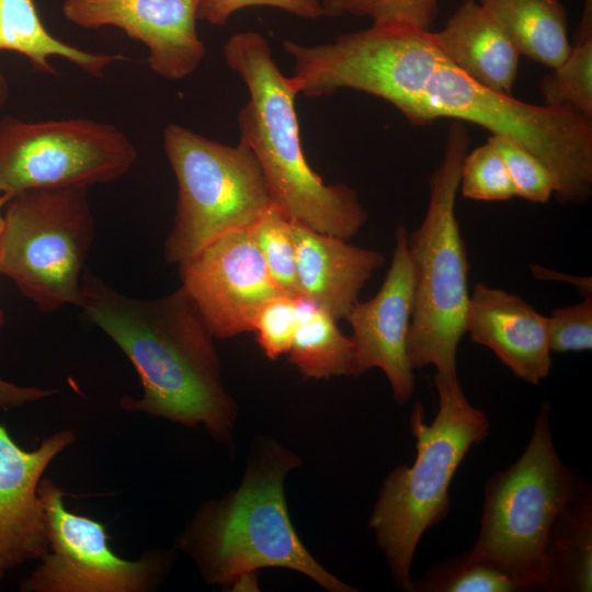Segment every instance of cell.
Here are the masks:
<instances>
[{"mask_svg": "<svg viewBox=\"0 0 592 592\" xmlns=\"http://www.w3.org/2000/svg\"><path fill=\"white\" fill-rule=\"evenodd\" d=\"M10 197V195L0 194V238L3 229V208Z\"/></svg>", "mask_w": 592, "mask_h": 592, "instance_id": "d590c367", "label": "cell"}, {"mask_svg": "<svg viewBox=\"0 0 592 592\" xmlns=\"http://www.w3.org/2000/svg\"><path fill=\"white\" fill-rule=\"evenodd\" d=\"M413 592H515L521 587L505 572L475 556H462L434 563L412 582Z\"/></svg>", "mask_w": 592, "mask_h": 592, "instance_id": "603a6c76", "label": "cell"}, {"mask_svg": "<svg viewBox=\"0 0 592 592\" xmlns=\"http://www.w3.org/2000/svg\"><path fill=\"white\" fill-rule=\"evenodd\" d=\"M531 271L534 277H537L538 280H556V281L568 282L571 285L576 286L578 291L580 292V294H582L584 297L592 295L591 277H576V276L565 275L561 273L550 271L548 269H544L537 264H532Z\"/></svg>", "mask_w": 592, "mask_h": 592, "instance_id": "d6a6232c", "label": "cell"}, {"mask_svg": "<svg viewBox=\"0 0 592 592\" xmlns=\"http://www.w3.org/2000/svg\"><path fill=\"white\" fill-rule=\"evenodd\" d=\"M4 323V312L0 305V329ZM53 391L37 387H22L0 378V409H9L37 401Z\"/></svg>", "mask_w": 592, "mask_h": 592, "instance_id": "1f68e13d", "label": "cell"}, {"mask_svg": "<svg viewBox=\"0 0 592 592\" xmlns=\"http://www.w3.org/2000/svg\"><path fill=\"white\" fill-rule=\"evenodd\" d=\"M9 96V84L5 75L0 69V110L5 104Z\"/></svg>", "mask_w": 592, "mask_h": 592, "instance_id": "e575fe53", "label": "cell"}, {"mask_svg": "<svg viewBox=\"0 0 592 592\" xmlns=\"http://www.w3.org/2000/svg\"><path fill=\"white\" fill-rule=\"evenodd\" d=\"M465 333L528 384L538 385L550 372L548 317L514 294L476 283L465 316Z\"/></svg>", "mask_w": 592, "mask_h": 592, "instance_id": "2e32d148", "label": "cell"}, {"mask_svg": "<svg viewBox=\"0 0 592 592\" xmlns=\"http://www.w3.org/2000/svg\"><path fill=\"white\" fill-rule=\"evenodd\" d=\"M458 190L474 201L503 202L515 196L505 164L489 139L466 153Z\"/></svg>", "mask_w": 592, "mask_h": 592, "instance_id": "4316f807", "label": "cell"}, {"mask_svg": "<svg viewBox=\"0 0 592 592\" xmlns=\"http://www.w3.org/2000/svg\"><path fill=\"white\" fill-rule=\"evenodd\" d=\"M433 34L440 52L457 69L492 91L511 94L521 55L479 2L465 0Z\"/></svg>", "mask_w": 592, "mask_h": 592, "instance_id": "ac0fdd59", "label": "cell"}, {"mask_svg": "<svg viewBox=\"0 0 592 592\" xmlns=\"http://www.w3.org/2000/svg\"><path fill=\"white\" fill-rule=\"evenodd\" d=\"M588 38H592V0L584 1L583 14L576 41H583Z\"/></svg>", "mask_w": 592, "mask_h": 592, "instance_id": "836d02e7", "label": "cell"}, {"mask_svg": "<svg viewBox=\"0 0 592 592\" xmlns=\"http://www.w3.org/2000/svg\"><path fill=\"white\" fill-rule=\"evenodd\" d=\"M178 265L181 286L218 339L252 332L262 305L287 295L272 280L248 230L227 232Z\"/></svg>", "mask_w": 592, "mask_h": 592, "instance_id": "7c38bea8", "label": "cell"}, {"mask_svg": "<svg viewBox=\"0 0 592 592\" xmlns=\"http://www.w3.org/2000/svg\"><path fill=\"white\" fill-rule=\"evenodd\" d=\"M551 352L567 353L592 349V295L574 305L560 307L548 317Z\"/></svg>", "mask_w": 592, "mask_h": 592, "instance_id": "f546056e", "label": "cell"}, {"mask_svg": "<svg viewBox=\"0 0 592 592\" xmlns=\"http://www.w3.org/2000/svg\"><path fill=\"white\" fill-rule=\"evenodd\" d=\"M79 307L139 376L143 396H125L123 409L187 426L203 424L215 439H229L236 408L221 380L215 337L182 286L162 297L138 299L86 272Z\"/></svg>", "mask_w": 592, "mask_h": 592, "instance_id": "6da1fadb", "label": "cell"}, {"mask_svg": "<svg viewBox=\"0 0 592 592\" xmlns=\"http://www.w3.org/2000/svg\"><path fill=\"white\" fill-rule=\"evenodd\" d=\"M470 136L460 121L448 127L444 157L429 180L422 223L408 234L413 303L408 356L413 369L432 365L457 379V351L469 303L468 259L456 216L460 169Z\"/></svg>", "mask_w": 592, "mask_h": 592, "instance_id": "5b68a950", "label": "cell"}, {"mask_svg": "<svg viewBox=\"0 0 592 592\" xmlns=\"http://www.w3.org/2000/svg\"><path fill=\"white\" fill-rule=\"evenodd\" d=\"M440 0H322L326 16H367L373 24H402L431 31Z\"/></svg>", "mask_w": 592, "mask_h": 592, "instance_id": "484cf974", "label": "cell"}, {"mask_svg": "<svg viewBox=\"0 0 592 592\" xmlns=\"http://www.w3.org/2000/svg\"><path fill=\"white\" fill-rule=\"evenodd\" d=\"M530 59L555 68L569 55L567 18L559 0H479Z\"/></svg>", "mask_w": 592, "mask_h": 592, "instance_id": "ffe728a7", "label": "cell"}, {"mask_svg": "<svg viewBox=\"0 0 592 592\" xmlns=\"http://www.w3.org/2000/svg\"><path fill=\"white\" fill-rule=\"evenodd\" d=\"M296 458L269 446L226 499L205 504L183 536L206 581L229 584L265 567L299 571L331 592L355 591L308 553L291 522L283 482Z\"/></svg>", "mask_w": 592, "mask_h": 592, "instance_id": "3957f363", "label": "cell"}, {"mask_svg": "<svg viewBox=\"0 0 592 592\" xmlns=\"http://www.w3.org/2000/svg\"><path fill=\"white\" fill-rule=\"evenodd\" d=\"M75 441L61 430L33 451L20 447L0 423V580L48 553L38 485L52 460Z\"/></svg>", "mask_w": 592, "mask_h": 592, "instance_id": "9a60e30c", "label": "cell"}, {"mask_svg": "<svg viewBox=\"0 0 592 592\" xmlns=\"http://www.w3.org/2000/svg\"><path fill=\"white\" fill-rule=\"evenodd\" d=\"M439 408L425 422L422 403L411 417L417 456L386 478L369 520L396 583L411 591V565L424 532L442 522L451 505L449 485L468 451L488 435L486 413L466 398L459 379L434 376Z\"/></svg>", "mask_w": 592, "mask_h": 592, "instance_id": "277c9868", "label": "cell"}, {"mask_svg": "<svg viewBox=\"0 0 592 592\" xmlns=\"http://www.w3.org/2000/svg\"><path fill=\"white\" fill-rule=\"evenodd\" d=\"M488 139L505 164L515 196L532 203H546L556 189L555 180L546 166L508 136L491 135Z\"/></svg>", "mask_w": 592, "mask_h": 592, "instance_id": "83f0119b", "label": "cell"}, {"mask_svg": "<svg viewBox=\"0 0 592 592\" xmlns=\"http://www.w3.org/2000/svg\"><path fill=\"white\" fill-rule=\"evenodd\" d=\"M249 7H271L304 19L323 16L320 0H201L197 18L212 25H225L230 16Z\"/></svg>", "mask_w": 592, "mask_h": 592, "instance_id": "4dcf8cb0", "label": "cell"}, {"mask_svg": "<svg viewBox=\"0 0 592 592\" xmlns=\"http://www.w3.org/2000/svg\"><path fill=\"white\" fill-rule=\"evenodd\" d=\"M163 148L178 183L177 209L164 258L179 264L235 230H248L272 206L259 161L242 141L236 146L170 123Z\"/></svg>", "mask_w": 592, "mask_h": 592, "instance_id": "52a82bcc", "label": "cell"}, {"mask_svg": "<svg viewBox=\"0 0 592 592\" xmlns=\"http://www.w3.org/2000/svg\"><path fill=\"white\" fill-rule=\"evenodd\" d=\"M38 497L44 512L48 553L25 578V592H144L161 572L158 556L127 560L109 544L105 526L67 510L64 492L50 479L42 478Z\"/></svg>", "mask_w": 592, "mask_h": 592, "instance_id": "8fae6325", "label": "cell"}, {"mask_svg": "<svg viewBox=\"0 0 592 592\" xmlns=\"http://www.w3.org/2000/svg\"><path fill=\"white\" fill-rule=\"evenodd\" d=\"M299 304L300 298L277 295L258 311L252 332L269 358L288 353L299 320Z\"/></svg>", "mask_w": 592, "mask_h": 592, "instance_id": "f1b7e54d", "label": "cell"}, {"mask_svg": "<svg viewBox=\"0 0 592 592\" xmlns=\"http://www.w3.org/2000/svg\"><path fill=\"white\" fill-rule=\"evenodd\" d=\"M323 309L300 298L299 320L288 351L305 378L355 376L354 344Z\"/></svg>", "mask_w": 592, "mask_h": 592, "instance_id": "7402d4cb", "label": "cell"}, {"mask_svg": "<svg viewBox=\"0 0 592 592\" xmlns=\"http://www.w3.org/2000/svg\"><path fill=\"white\" fill-rule=\"evenodd\" d=\"M248 232L274 283L285 294L301 298L296 274L293 220L272 205L252 224Z\"/></svg>", "mask_w": 592, "mask_h": 592, "instance_id": "cb8c5ba5", "label": "cell"}, {"mask_svg": "<svg viewBox=\"0 0 592 592\" xmlns=\"http://www.w3.org/2000/svg\"><path fill=\"white\" fill-rule=\"evenodd\" d=\"M402 114L414 126L452 118L508 136L537 157L558 182L579 173L592 150L590 118L492 91L457 69L440 49Z\"/></svg>", "mask_w": 592, "mask_h": 592, "instance_id": "ba28073f", "label": "cell"}, {"mask_svg": "<svg viewBox=\"0 0 592 592\" xmlns=\"http://www.w3.org/2000/svg\"><path fill=\"white\" fill-rule=\"evenodd\" d=\"M137 159L115 125L89 118L24 122L0 118V194L89 187L125 175Z\"/></svg>", "mask_w": 592, "mask_h": 592, "instance_id": "30bf717a", "label": "cell"}, {"mask_svg": "<svg viewBox=\"0 0 592 592\" xmlns=\"http://www.w3.org/2000/svg\"><path fill=\"white\" fill-rule=\"evenodd\" d=\"M412 303L408 231L399 225L391 263L379 291L366 301L357 300L344 319L353 331L355 376L380 368L399 405L409 401L414 392V369L408 356Z\"/></svg>", "mask_w": 592, "mask_h": 592, "instance_id": "5bb4252c", "label": "cell"}, {"mask_svg": "<svg viewBox=\"0 0 592 592\" xmlns=\"http://www.w3.org/2000/svg\"><path fill=\"white\" fill-rule=\"evenodd\" d=\"M94 237L88 187L27 190L3 208L0 275L44 312L79 307Z\"/></svg>", "mask_w": 592, "mask_h": 592, "instance_id": "9c48e42d", "label": "cell"}, {"mask_svg": "<svg viewBox=\"0 0 592 592\" xmlns=\"http://www.w3.org/2000/svg\"><path fill=\"white\" fill-rule=\"evenodd\" d=\"M223 50L249 91L238 115L240 141L255 155L273 206L293 221L350 240L367 212L352 187L326 184L306 160L295 107L299 92L280 70L266 38L257 31L238 32Z\"/></svg>", "mask_w": 592, "mask_h": 592, "instance_id": "7a4b0ae2", "label": "cell"}, {"mask_svg": "<svg viewBox=\"0 0 592 592\" xmlns=\"http://www.w3.org/2000/svg\"><path fill=\"white\" fill-rule=\"evenodd\" d=\"M549 409L543 402L519 459L487 481L480 530L470 550L523 591L543 590L550 528L563 508L590 486L559 458Z\"/></svg>", "mask_w": 592, "mask_h": 592, "instance_id": "8992f818", "label": "cell"}, {"mask_svg": "<svg viewBox=\"0 0 592 592\" xmlns=\"http://www.w3.org/2000/svg\"><path fill=\"white\" fill-rule=\"evenodd\" d=\"M300 297L337 321L345 319L373 273L385 262L378 251L293 221Z\"/></svg>", "mask_w": 592, "mask_h": 592, "instance_id": "e0dca14e", "label": "cell"}, {"mask_svg": "<svg viewBox=\"0 0 592 592\" xmlns=\"http://www.w3.org/2000/svg\"><path fill=\"white\" fill-rule=\"evenodd\" d=\"M201 0H65L64 16L90 30L114 26L141 42L158 76L180 80L202 62L205 46L196 30Z\"/></svg>", "mask_w": 592, "mask_h": 592, "instance_id": "4fadbf2b", "label": "cell"}, {"mask_svg": "<svg viewBox=\"0 0 592 592\" xmlns=\"http://www.w3.org/2000/svg\"><path fill=\"white\" fill-rule=\"evenodd\" d=\"M544 105L592 118V38L576 41L567 58L540 83Z\"/></svg>", "mask_w": 592, "mask_h": 592, "instance_id": "d4e9b609", "label": "cell"}, {"mask_svg": "<svg viewBox=\"0 0 592 592\" xmlns=\"http://www.w3.org/2000/svg\"><path fill=\"white\" fill-rule=\"evenodd\" d=\"M23 55L36 71L56 73L52 57L73 64L89 76L101 78L121 55L92 53L54 36L43 24L34 0H0V52Z\"/></svg>", "mask_w": 592, "mask_h": 592, "instance_id": "d6986e66", "label": "cell"}, {"mask_svg": "<svg viewBox=\"0 0 592 592\" xmlns=\"http://www.w3.org/2000/svg\"><path fill=\"white\" fill-rule=\"evenodd\" d=\"M545 591L592 590V491L589 486L557 515L545 549Z\"/></svg>", "mask_w": 592, "mask_h": 592, "instance_id": "44dd1931", "label": "cell"}]
</instances>
